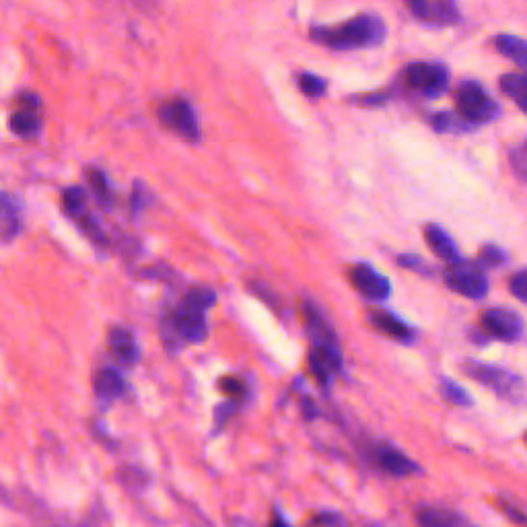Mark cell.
<instances>
[{"mask_svg":"<svg viewBox=\"0 0 527 527\" xmlns=\"http://www.w3.org/2000/svg\"><path fill=\"white\" fill-rule=\"evenodd\" d=\"M311 40L332 50L377 48L388 38V27L377 15H359L338 27H313Z\"/></svg>","mask_w":527,"mask_h":527,"instance_id":"cell-1","label":"cell"},{"mask_svg":"<svg viewBox=\"0 0 527 527\" xmlns=\"http://www.w3.org/2000/svg\"><path fill=\"white\" fill-rule=\"evenodd\" d=\"M217 303L215 291L206 287H194L186 293L184 303L173 311L169 320V332L175 334V338L182 342H202L208 336V324H206V311Z\"/></svg>","mask_w":527,"mask_h":527,"instance_id":"cell-2","label":"cell"},{"mask_svg":"<svg viewBox=\"0 0 527 527\" xmlns=\"http://www.w3.org/2000/svg\"><path fill=\"white\" fill-rule=\"evenodd\" d=\"M303 318H305V328L311 338V355L315 359H320L330 373L342 371L344 359H342L340 342L330 322L322 315V311L313 303H305Z\"/></svg>","mask_w":527,"mask_h":527,"instance_id":"cell-3","label":"cell"},{"mask_svg":"<svg viewBox=\"0 0 527 527\" xmlns=\"http://www.w3.org/2000/svg\"><path fill=\"white\" fill-rule=\"evenodd\" d=\"M462 371L470 379L484 385L486 390L497 394L499 398H503L515 406L525 404V381L521 375L509 371V369H503V367L480 363V361L462 363Z\"/></svg>","mask_w":527,"mask_h":527,"instance_id":"cell-4","label":"cell"},{"mask_svg":"<svg viewBox=\"0 0 527 527\" xmlns=\"http://www.w3.org/2000/svg\"><path fill=\"white\" fill-rule=\"evenodd\" d=\"M455 108H458V116L472 128L493 122L501 114V105L476 81H464L458 87Z\"/></svg>","mask_w":527,"mask_h":527,"instance_id":"cell-5","label":"cell"},{"mask_svg":"<svg viewBox=\"0 0 527 527\" xmlns=\"http://www.w3.org/2000/svg\"><path fill=\"white\" fill-rule=\"evenodd\" d=\"M445 285L468 299H484L488 295V278L478 262H451L445 270Z\"/></svg>","mask_w":527,"mask_h":527,"instance_id":"cell-6","label":"cell"},{"mask_svg":"<svg viewBox=\"0 0 527 527\" xmlns=\"http://www.w3.org/2000/svg\"><path fill=\"white\" fill-rule=\"evenodd\" d=\"M159 122L175 134L186 138L188 143H198L200 140L198 116L188 99L175 97L171 101H165L159 108Z\"/></svg>","mask_w":527,"mask_h":527,"instance_id":"cell-7","label":"cell"},{"mask_svg":"<svg viewBox=\"0 0 527 527\" xmlns=\"http://www.w3.org/2000/svg\"><path fill=\"white\" fill-rule=\"evenodd\" d=\"M410 89L425 97H439L449 87V70L439 62H414L404 70Z\"/></svg>","mask_w":527,"mask_h":527,"instance_id":"cell-8","label":"cell"},{"mask_svg":"<svg viewBox=\"0 0 527 527\" xmlns=\"http://www.w3.org/2000/svg\"><path fill=\"white\" fill-rule=\"evenodd\" d=\"M482 332L488 338H495V340H503V342H517L523 336V318L513 311V309H505V307H497V309H488L482 315Z\"/></svg>","mask_w":527,"mask_h":527,"instance_id":"cell-9","label":"cell"},{"mask_svg":"<svg viewBox=\"0 0 527 527\" xmlns=\"http://www.w3.org/2000/svg\"><path fill=\"white\" fill-rule=\"evenodd\" d=\"M13 134L19 138H33L42 130V101L38 95L23 93L17 99V108L9 122Z\"/></svg>","mask_w":527,"mask_h":527,"instance_id":"cell-10","label":"cell"},{"mask_svg":"<svg viewBox=\"0 0 527 527\" xmlns=\"http://www.w3.org/2000/svg\"><path fill=\"white\" fill-rule=\"evenodd\" d=\"M350 283L369 301H385L392 295L390 280L369 264H357L348 272Z\"/></svg>","mask_w":527,"mask_h":527,"instance_id":"cell-11","label":"cell"},{"mask_svg":"<svg viewBox=\"0 0 527 527\" xmlns=\"http://www.w3.org/2000/svg\"><path fill=\"white\" fill-rule=\"evenodd\" d=\"M373 462L381 472L396 476V478H406V476L423 472L414 460L408 458L406 453H402L400 449H396L392 445H385V443L375 447Z\"/></svg>","mask_w":527,"mask_h":527,"instance_id":"cell-12","label":"cell"},{"mask_svg":"<svg viewBox=\"0 0 527 527\" xmlns=\"http://www.w3.org/2000/svg\"><path fill=\"white\" fill-rule=\"evenodd\" d=\"M369 324L377 332L390 336L392 340H398V342H412L414 340L412 328L402 318H398L396 313L373 309V311H369Z\"/></svg>","mask_w":527,"mask_h":527,"instance_id":"cell-13","label":"cell"},{"mask_svg":"<svg viewBox=\"0 0 527 527\" xmlns=\"http://www.w3.org/2000/svg\"><path fill=\"white\" fill-rule=\"evenodd\" d=\"M108 346L112 357L126 367L136 365L140 359V348L136 344V338L126 328H112L108 334Z\"/></svg>","mask_w":527,"mask_h":527,"instance_id":"cell-14","label":"cell"},{"mask_svg":"<svg viewBox=\"0 0 527 527\" xmlns=\"http://www.w3.org/2000/svg\"><path fill=\"white\" fill-rule=\"evenodd\" d=\"M425 239H427L429 248L433 250V254H435L439 260H443V262H447V264L462 260V256H460V252H458V245H455V241L451 239V235H449L443 227H439V225H435V223L425 225Z\"/></svg>","mask_w":527,"mask_h":527,"instance_id":"cell-15","label":"cell"},{"mask_svg":"<svg viewBox=\"0 0 527 527\" xmlns=\"http://www.w3.org/2000/svg\"><path fill=\"white\" fill-rule=\"evenodd\" d=\"M93 388H95V394L99 398L116 400V398H122L126 394V381L122 379V375L116 369L103 367L95 373Z\"/></svg>","mask_w":527,"mask_h":527,"instance_id":"cell-16","label":"cell"},{"mask_svg":"<svg viewBox=\"0 0 527 527\" xmlns=\"http://www.w3.org/2000/svg\"><path fill=\"white\" fill-rule=\"evenodd\" d=\"M21 231V213L9 194H0V241L9 243Z\"/></svg>","mask_w":527,"mask_h":527,"instance_id":"cell-17","label":"cell"},{"mask_svg":"<svg viewBox=\"0 0 527 527\" xmlns=\"http://www.w3.org/2000/svg\"><path fill=\"white\" fill-rule=\"evenodd\" d=\"M416 521L427 527H451V525H464L466 519L449 509H437V507H420L416 511Z\"/></svg>","mask_w":527,"mask_h":527,"instance_id":"cell-18","label":"cell"},{"mask_svg":"<svg viewBox=\"0 0 527 527\" xmlns=\"http://www.w3.org/2000/svg\"><path fill=\"white\" fill-rule=\"evenodd\" d=\"M62 206L68 213V217H73L79 225L91 217L89 208H87V194L83 188H77V186L66 188L62 192Z\"/></svg>","mask_w":527,"mask_h":527,"instance_id":"cell-19","label":"cell"},{"mask_svg":"<svg viewBox=\"0 0 527 527\" xmlns=\"http://www.w3.org/2000/svg\"><path fill=\"white\" fill-rule=\"evenodd\" d=\"M493 44L505 58L513 60L519 68L527 66V46L521 38H517V35H509V33L497 35Z\"/></svg>","mask_w":527,"mask_h":527,"instance_id":"cell-20","label":"cell"},{"mask_svg":"<svg viewBox=\"0 0 527 527\" xmlns=\"http://www.w3.org/2000/svg\"><path fill=\"white\" fill-rule=\"evenodd\" d=\"M501 91L511 97L517 108L525 112V99H527V79L523 73H509L501 77Z\"/></svg>","mask_w":527,"mask_h":527,"instance_id":"cell-21","label":"cell"},{"mask_svg":"<svg viewBox=\"0 0 527 527\" xmlns=\"http://www.w3.org/2000/svg\"><path fill=\"white\" fill-rule=\"evenodd\" d=\"M87 180H89V186L95 192L97 200L103 206H112V202H114V190L110 186L108 175H105L101 169H89L87 171Z\"/></svg>","mask_w":527,"mask_h":527,"instance_id":"cell-22","label":"cell"},{"mask_svg":"<svg viewBox=\"0 0 527 527\" xmlns=\"http://www.w3.org/2000/svg\"><path fill=\"white\" fill-rule=\"evenodd\" d=\"M439 394L447 400V402H451V404H455V406H462V408H470V406H474V400L470 398V394L462 388V385H458V383H455V381H451V379H441L439 381Z\"/></svg>","mask_w":527,"mask_h":527,"instance_id":"cell-23","label":"cell"},{"mask_svg":"<svg viewBox=\"0 0 527 527\" xmlns=\"http://www.w3.org/2000/svg\"><path fill=\"white\" fill-rule=\"evenodd\" d=\"M431 126L437 132H453V130H472L470 124H466L458 114H449V112H439L431 116Z\"/></svg>","mask_w":527,"mask_h":527,"instance_id":"cell-24","label":"cell"},{"mask_svg":"<svg viewBox=\"0 0 527 527\" xmlns=\"http://www.w3.org/2000/svg\"><path fill=\"white\" fill-rule=\"evenodd\" d=\"M299 87L301 91L311 97V99H318V97H324L326 91H328V83L326 79L318 77V75H311V73H301L299 75Z\"/></svg>","mask_w":527,"mask_h":527,"instance_id":"cell-25","label":"cell"},{"mask_svg":"<svg viewBox=\"0 0 527 527\" xmlns=\"http://www.w3.org/2000/svg\"><path fill=\"white\" fill-rule=\"evenodd\" d=\"M433 11H435V23L451 25L460 21V11L455 0H435Z\"/></svg>","mask_w":527,"mask_h":527,"instance_id":"cell-26","label":"cell"},{"mask_svg":"<svg viewBox=\"0 0 527 527\" xmlns=\"http://www.w3.org/2000/svg\"><path fill=\"white\" fill-rule=\"evenodd\" d=\"M509 262V254L497 245H484L482 252H480V266H488V268H501Z\"/></svg>","mask_w":527,"mask_h":527,"instance_id":"cell-27","label":"cell"},{"mask_svg":"<svg viewBox=\"0 0 527 527\" xmlns=\"http://www.w3.org/2000/svg\"><path fill=\"white\" fill-rule=\"evenodd\" d=\"M219 390L233 400H241L248 394V388H245V383L239 377H223L219 381Z\"/></svg>","mask_w":527,"mask_h":527,"instance_id":"cell-28","label":"cell"},{"mask_svg":"<svg viewBox=\"0 0 527 527\" xmlns=\"http://www.w3.org/2000/svg\"><path fill=\"white\" fill-rule=\"evenodd\" d=\"M406 5H408L410 13L416 19L427 21V23H435V11H433L431 0H406Z\"/></svg>","mask_w":527,"mask_h":527,"instance_id":"cell-29","label":"cell"},{"mask_svg":"<svg viewBox=\"0 0 527 527\" xmlns=\"http://www.w3.org/2000/svg\"><path fill=\"white\" fill-rule=\"evenodd\" d=\"M398 264L406 270H414L418 274H425V276H431L433 274V268L427 264V260H423L416 254H402L398 256Z\"/></svg>","mask_w":527,"mask_h":527,"instance_id":"cell-30","label":"cell"},{"mask_svg":"<svg viewBox=\"0 0 527 527\" xmlns=\"http://www.w3.org/2000/svg\"><path fill=\"white\" fill-rule=\"evenodd\" d=\"M511 165L517 173V178L525 182V178H527V149H525V145H519L517 149L511 151Z\"/></svg>","mask_w":527,"mask_h":527,"instance_id":"cell-31","label":"cell"},{"mask_svg":"<svg viewBox=\"0 0 527 527\" xmlns=\"http://www.w3.org/2000/svg\"><path fill=\"white\" fill-rule=\"evenodd\" d=\"M509 289H511V293L515 295L517 301H521V303L527 301V274H525V270H519V272L511 278Z\"/></svg>","mask_w":527,"mask_h":527,"instance_id":"cell-32","label":"cell"},{"mask_svg":"<svg viewBox=\"0 0 527 527\" xmlns=\"http://www.w3.org/2000/svg\"><path fill=\"white\" fill-rule=\"evenodd\" d=\"M130 204H132V210H134V213H138V210H143V206L147 204V200H145V188L140 186V184H136V190L132 192V200H130Z\"/></svg>","mask_w":527,"mask_h":527,"instance_id":"cell-33","label":"cell"},{"mask_svg":"<svg viewBox=\"0 0 527 527\" xmlns=\"http://www.w3.org/2000/svg\"><path fill=\"white\" fill-rule=\"evenodd\" d=\"M311 523H318V525H340L344 523V519L336 513H322V515H315L311 517Z\"/></svg>","mask_w":527,"mask_h":527,"instance_id":"cell-34","label":"cell"},{"mask_svg":"<svg viewBox=\"0 0 527 527\" xmlns=\"http://www.w3.org/2000/svg\"><path fill=\"white\" fill-rule=\"evenodd\" d=\"M303 416H305V420H311V418H315V416H318V408H315V404H313V400H309V398H303Z\"/></svg>","mask_w":527,"mask_h":527,"instance_id":"cell-35","label":"cell"}]
</instances>
